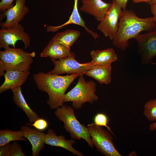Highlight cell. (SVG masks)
<instances>
[{"instance_id":"obj_9","label":"cell","mask_w":156,"mask_h":156,"mask_svg":"<svg viewBox=\"0 0 156 156\" xmlns=\"http://www.w3.org/2000/svg\"><path fill=\"white\" fill-rule=\"evenodd\" d=\"M19 40L23 43L24 49L27 48L29 46L30 37L20 23L13 27L8 28H1L0 29V48L5 49L10 45L16 47V42Z\"/></svg>"},{"instance_id":"obj_8","label":"cell","mask_w":156,"mask_h":156,"mask_svg":"<svg viewBox=\"0 0 156 156\" xmlns=\"http://www.w3.org/2000/svg\"><path fill=\"white\" fill-rule=\"evenodd\" d=\"M112 6L103 19L100 22L97 29L106 37L112 40L119 27L118 21L122 13L121 8L115 0H113Z\"/></svg>"},{"instance_id":"obj_30","label":"cell","mask_w":156,"mask_h":156,"mask_svg":"<svg viewBox=\"0 0 156 156\" xmlns=\"http://www.w3.org/2000/svg\"><path fill=\"white\" fill-rule=\"evenodd\" d=\"M150 9L153 15L154 21L156 23V4L150 5Z\"/></svg>"},{"instance_id":"obj_7","label":"cell","mask_w":156,"mask_h":156,"mask_svg":"<svg viewBox=\"0 0 156 156\" xmlns=\"http://www.w3.org/2000/svg\"><path fill=\"white\" fill-rule=\"evenodd\" d=\"M75 56L74 53L72 52L69 56L58 60L51 59L54 67L52 70L47 73L58 75L64 73L84 75L86 71L94 66L90 62L85 63L79 62L75 59Z\"/></svg>"},{"instance_id":"obj_26","label":"cell","mask_w":156,"mask_h":156,"mask_svg":"<svg viewBox=\"0 0 156 156\" xmlns=\"http://www.w3.org/2000/svg\"><path fill=\"white\" fill-rule=\"evenodd\" d=\"M28 125L34 127L37 129L42 131L46 129L48 126V123L45 120L40 118L35 121L33 124H28Z\"/></svg>"},{"instance_id":"obj_31","label":"cell","mask_w":156,"mask_h":156,"mask_svg":"<svg viewBox=\"0 0 156 156\" xmlns=\"http://www.w3.org/2000/svg\"><path fill=\"white\" fill-rule=\"evenodd\" d=\"M5 71V65L2 61L0 60V77L4 75V71Z\"/></svg>"},{"instance_id":"obj_20","label":"cell","mask_w":156,"mask_h":156,"mask_svg":"<svg viewBox=\"0 0 156 156\" xmlns=\"http://www.w3.org/2000/svg\"><path fill=\"white\" fill-rule=\"evenodd\" d=\"M84 75L93 78L101 84H108L111 81V64L107 66H94L86 71Z\"/></svg>"},{"instance_id":"obj_3","label":"cell","mask_w":156,"mask_h":156,"mask_svg":"<svg viewBox=\"0 0 156 156\" xmlns=\"http://www.w3.org/2000/svg\"><path fill=\"white\" fill-rule=\"evenodd\" d=\"M74 109L70 105H63L55 109V114L64 124V128L70 134L72 138L86 140L91 148L94 146L88 127L81 124L77 119Z\"/></svg>"},{"instance_id":"obj_34","label":"cell","mask_w":156,"mask_h":156,"mask_svg":"<svg viewBox=\"0 0 156 156\" xmlns=\"http://www.w3.org/2000/svg\"><path fill=\"white\" fill-rule=\"evenodd\" d=\"M150 5L156 4V0H151L148 3Z\"/></svg>"},{"instance_id":"obj_14","label":"cell","mask_w":156,"mask_h":156,"mask_svg":"<svg viewBox=\"0 0 156 156\" xmlns=\"http://www.w3.org/2000/svg\"><path fill=\"white\" fill-rule=\"evenodd\" d=\"M30 74L29 70L20 71L10 70L6 71L5 80L0 86V93L9 89L21 86L27 80Z\"/></svg>"},{"instance_id":"obj_28","label":"cell","mask_w":156,"mask_h":156,"mask_svg":"<svg viewBox=\"0 0 156 156\" xmlns=\"http://www.w3.org/2000/svg\"><path fill=\"white\" fill-rule=\"evenodd\" d=\"M10 144H6L0 146V156H10Z\"/></svg>"},{"instance_id":"obj_15","label":"cell","mask_w":156,"mask_h":156,"mask_svg":"<svg viewBox=\"0 0 156 156\" xmlns=\"http://www.w3.org/2000/svg\"><path fill=\"white\" fill-rule=\"evenodd\" d=\"M76 143L75 140L72 138L68 140L66 139L63 135H57L56 133L52 129H48L45 139V143L47 144L64 148L74 155L83 156V153L75 149L72 146L73 145Z\"/></svg>"},{"instance_id":"obj_29","label":"cell","mask_w":156,"mask_h":156,"mask_svg":"<svg viewBox=\"0 0 156 156\" xmlns=\"http://www.w3.org/2000/svg\"><path fill=\"white\" fill-rule=\"evenodd\" d=\"M123 10L126 9L128 0H115Z\"/></svg>"},{"instance_id":"obj_5","label":"cell","mask_w":156,"mask_h":156,"mask_svg":"<svg viewBox=\"0 0 156 156\" xmlns=\"http://www.w3.org/2000/svg\"><path fill=\"white\" fill-rule=\"evenodd\" d=\"M35 55L34 51L27 52L23 49L10 47L0 51V59L5 65V71L29 70Z\"/></svg>"},{"instance_id":"obj_17","label":"cell","mask_w":156,"mask_h":156,"mask_svg":"<svg viewBox=\"0 0 156 156\" xmlns=\"http://www.w3.org/2000/svg\"><path fill=\"white\" fill-rule=\"evenodd\" d=\"M74 3L73 9L68 20L64 24L57 26H48L47 27V32H55L63 27L70 24H73L83 27L86 31L90 34L96 40L99 37V35L96 33L89 29L86 25L85 22L80 16L78 9L79 0H74Z\"/></svg>"},{"instance_id":"obj_16","label":"cell","mask_w":156,"mask_h":156,"mask_svg":"<svg viewBox=\"0 0 156 156\" xmlns=\"http://www.w3.org/2000/svg\"><path fill=\"white\" fill-rule=\"evenodd\" d=\"M72 52L70 48L52 38L39 55L41 57H49L56 60L66 57L70 55Z\"/></svg>"},{"instance_id":"obj_21","label":"cell","mask_w":156,"mask_h":156,"mask_svg":"<svg viewBox=\"0 0 156 156\" xmlns=\"http://www.w3.org/2000/svg\"><path fill=\"white\" fill-rule=\"evenodd\" d=\"M80 34L81 33L79 31L68 29L57 33L52 38L59 42L67 47L70 48Z\"/></svg>"},{"instance_id":"obj_24","label":"cell","mask_w":156,"mask_h":156,"mask_svg":"<svg viewBox=\"0 0 156 156\" xmlns=\"http://www.w3.org/2000/svg\"><path fill=\"white\" fill-rule=\"evenodd\" d=\"M94 123L98 126H104L106 127L108 131L115 137V135L112 131L111 127L107 125L108 118L107 116L103 113H98L96 114L94 118Z\"/></svg>"},{"instance_id":"obj_2","label":"cell","mask_w":156,"mask_h":156,"mask_svg":"<svg viewBox=\"0 0 156 156\" xmlns=\"http://www.w3.org/2000/svg\"><path fill=\"white\" fill-rule=\"evenodd\" d=\"M79 75L76 73L60 76L41 72L34 74L33 78L37 88L48 94V105L51 109H55L64 105L66 91Z\"/></svg>"},{"instance_id":"obj_6","label":"cell","mask_w":156,"mask_h":156,"mask_svg":"<svg viewBox=\"0 0 156 156\" xmlns=\"http://www.w3.org/2000/svg\"><path fill=\"white\" fill-rule=\"evenodd\" d=\"M92 142L99 152L106 156H122L116 149L109 131L94 122L87 125Z\"/></svg>"},{"instance_id":"obj_23","label":"cell","mask_w":156,"mask_h":156,"mask_svg":"<svg viewBox=\"0 0 156 156\" xmlns=\"http://www.w3.org/2000/svg\"><path fill=\"white\" fill-rule=\"evenodd\" d=\"M143 114L149 121H156V99H151L146 103Z\"/></svg>"},{"instance_id":"obj_27","label":"cell","mask_w":156,"mask_h":156,"mask_svg":"<svg viewBox=\"0 0 156 156\" xmlns=\"http://www.w3.org/2000/svg\"><path fill=\"white\" fill-rule=\"evenodd\" d=\"M14 0H1L0 2V10L4 12L14 5L12 3Z\"/></svg>"},{"instance_id":"obj_4","label":"cell","mask_w":156,"mask_h":156,"mask_svg":"<svg viewBox=\"0 0 156 156\" xmlns=\"http://www.w3.org/2000/svg\"><path fill=\"white\" fill-rule=\"evenodd\" d=\"M84 75H79L77 84L65 94L64 102H72V106L76 109H81L86 102L92 104L99 99L95 94V83L92 80L86 81Z\"/></svg>"},{"instance_id":"obj_1","label":"cell","mask_w":156,"mask_h":156,"mask_svg":"<svg viewBox=\"0 0 156 156\" xmlns=\"http://www.w3.org/2000/svg\"><path fill=\"white\" fill-rule=\"evenodd\" d=\"M156 28L153 17L141 18L133 11L123 10L120 18L116 34L112 40L113 44L121 50L129 46V40L135 38L142 31L149 32Z\"/></svg>"},{"instance_id":"obj_25","label":"cell","mask_w":156,"mask_h":156,"mask_svg":"<svg viewBox=\"0 0 156 156\" xmlns=\"http://www.w3.org/2000/svg\"><path fill=\"white\" fill-rule=\"evenodd\" d=\"M10 156H25L23 153L21 146L16 141L10 144Z\"/></svg>"},{"instance_id":"obj_22","label":"cell","mask_w":156,"mask_h":156,"mask_svg":"<svg viewBox=\"0 0 156 156\" xmlns=\"http://www.w3.org/2000/svg\"><path fill=\"white\" fill-rule=\"evenodd\" d=\"M25 141L23 133L20 130L14 131L9 129L0 130V146L16 141Z\"/></svg>"},{"instance_id":"obj_12","label":"cell","mask_w":156,"mask_h":156,"mask_svg":"<svg viewBox=\"0 0 156 156\" xmlns=\"http://www.w3.org/2000/svg\"><path fill=\"white\" fill-rule=\"evenodd\" d=\"M81 2L80 10L93 16L99 22L103 19L112 4L102 0H81Z\"/></svg>"},{"instance_id":"obj_10","label":"cell","mask_w":156,"mask_h":156,"mask_svg":"<svg viewBox=\"0 0 156 156\" xmlns=\"http://www.w3.org/2000/svg\"><path fill=\"white\" fill-rule=\"evenodd\" d=\"M135 38L142 63H151L152 59L156 56V28L146 33H140Z\"/></svg>"},{"instance_id":"obj_19","label":"cell","mask_w":156,"mask_h":156,"mask_svg":"<svg viewBox=\"0 0 156 156\" xmlns=\"http://www.w3.org/2000/svg\"><path fill=\"white\" fill-rule=\"evenodd\" d=\"M12 90L13 100L14 103L25 112L30 122H34L40 118L39 115L27 104L22 93L21 86L14 88Z\"/></svg>"},{"instance_id":"obj_11","label":"cell","mask_w":156,"mask_h":156,"mask_svg":"<svg viewBox=\"0 0 156 156\" xmlns=\"http://www.w3.org/2000/svg\"><path fill=\"white\" fill-rule=\"evenodd\" d=\"M15 4L7 9L3 14L6 17L5 21L1 23L2 28H8L16 26L24 18L29 11L25 5L26 0H15Z\"/></svg>"},{"instance_id":"obj_32","label":"cell","mask_w":156,"mask_h":156,"mask_svg":"<svg viewBox=\"0 0 156 156\" xmlns=\"http://www.w3.org/2000/svg\"><path fill=\"white\" fill-rule=\"evenodd\" d=\"M149 129L151 131H153L156 129V122L152 123L150 125Z\"/></svg>"},{"instance_id":"obj_18","label":"cell","mask_w":156,"mask_h":156,"mask_svg":"<svg viewBox=\"0 0 156 156\" xmlns=\"http://www.w3.org/2000/svg\"><path fill=\"white\" fill-rule=\"evenodd\" d=\"M90 54L92 58L90 62L94 66L108 65L118 60L117 55L112 48L104 50H92Z\"/></svg>"},{"instance_id":"obj_13","label":"cell","mask_w":156,"mask_h":156,"mask_svg":"<svg viewBox=\"0 0 156 156\" xmlns=\"http://www.w3.org/2000/svg\"><path fill=\"white\" fill-rule=\"evenodd\" d=\"M21 130L24 137L31 145V156H38L44 148L46 134L42 131L31 128L26 125L22 126Z\"/></svg>"},{"instance_id":"obj_33","label":"cell","mask_w":156,"mask_h":156,"mask_svg":"<svg viewBox=\"0 0 156 156\" xmlns=\"http://www.w3.org/2000/svg\"><path fill=\"white\" fill-rule=\"evenodd\" d=\"M151 0H133V2L135 3L144 2L149 3Z\"/></svg>"},{"instance_id":"obj_35","label":"cell","mask_w":156,"mask_h":156,"mask_svg":"<svg viewBox=\"0 0 156 156\" xmlns=\"http://www.w3.org/2000/svg\"><path fill=\"white\" fill-rule=\"evenodd\" d=\"M151 63L152 64H153V65H155L156 66V63L154 62H151Z\"/></svg>"}]
</instances>
